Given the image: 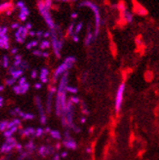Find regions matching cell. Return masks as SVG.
<instances>
[{
	"label": "cell",
	"mask_w": 159,
	"mask_h": 160,
	"mask_svg": "<svg viewBox=\"0 0 159 160\" xmlns=\"http://www.w3.org/2000/svg\"><path fill=\"white\" fill-rule=\"evenodd\" d=\"M24 147H26V149H27L28 152H31V151H33L35 149V145H34V144L32 143L31 141H28V144L26 145V146H24Z\"/></svg>",
	"instance_id": "cell-20"
},
{
	"label": "cell",
	"mask_w": 159,
	"mask_h": 160,
	"mask_svg": "<svg viewBox=\"0 0 159 160\" xmlns=\"http://www.w3.org/2000/svg\"><path fill=\"white\" fill-rule=\"evenodd\" d=\"M63 144L65 147H68V149H76V143L72 139L70 140H64Z\"/></svg>",
	"instance_id": "cell-9"
},
{
	"label": "cell",
	"mask_w": 159,
	"mask_h": 160,
	"mask_svg": "<svg viewBox=\"0 0 159 160\" xmlns=\"http://www.w3.org/2000/svg\"><path fill=\"white\" fill-rule=\"evenodd\" d=\"M34 133H35V130L33 128H26V129H23V130H21L20 131V134L21 135H23V136H26V137H28V136H34Z\"/></svg>",
	"instance_id": "cell-10"
},
{
	"label": "cell",
	"mask_w": 159,
	"mask_h": 160,
	"mask_svg": "<svg viewBox=\"0 0 159 160\" xmlns=\"http://www.w3.org/2000/svg\"><path fill=\"white\" fill-rule=\"evenodd\" d=\"M20 66H22V69H28V64L27 63L26 61H22V64H21V65H20Z\"/></svg>",
	"instance_id": "cell-33"
},
{
	"label": "cell",
	"mask_w": 159,
	"mask_h": 160,
	"mask_svg": "<svg viewBox=\"0 0 159 160\" xmlns=\"http://www.w3.org/2000/svg\"><path fill=\"white\" fill-rule=\"evenodd\" d=\"M66 155H68V153H66V152H63L62 154H61L60 156H62V157H65Z\"/></svg>",
	"instance_id": "cell-57"
},
{
	"label": "cell",
	"mask_w": 159,
	"mask_h": 160,
	"mask_svg": "<svg viewBox=\"0 0 159 160\" xmlns=\"http://www.w3.org/2000/svg\"><path fill=\"white\" fill-rule=\"evenodd\" d=\"M27 16L26 15H23V13H20L19 14V19H20V21L21 22H24V21H27Z\"/></svg>",
	"instance_id": "cell-34"
},
{
	"label": "cell",
	"mask_w": 159,
	"mask_h": 160,
	"mask_svg": "<svg viewBox=\"0 0 159 160\" xmlns=\"http://www.w3.org/2000/svg\"><path fill=\"white\" fill-rule=\"evenodd\" d=\"M65 91L66 92H69V93H72V94H76L77 93V89L74 88V87H69V86H66L65 87Z\"/></svg>",
	"instance_id": "cell-23"
},
{
	"label": "cell",
	"mask_w": 159,
	"mask_h": 160,
	"mask_svg": "<svg viewBox=\"0 0 159 160\" xmlns=\"http://www.w3.org/2000/svg\"><path fill=\"white\" fill-rule=\"evenodd\" d=\"M59 158H60V155L59 154H56V155H55V157H54V160H60Z\"/></svg>",
	"instance_id": "cell-56"
},
{
	"label": "cell",
	"mask_w": 159,
	"mask_h": 160,
	"mask_svg": "<svg viewBox=\"0 0 159 160\" xmlns=\"http://www.w3.org/2000/svg\"><path fill=\"white\" fill-rule=\"evenodd\" d=\"M18 83H19V86H23L24 83H27V78L26 77H21L20 79H19V81H18Z\"/></svg>",
	"instance_id": "cell-31"
},
{
	"label": "cell",
	"mask_w": 159,
	"mask_h": 160,
	"mask_svg": "<svg viewBox=\"0 0 159 160\" xmlns=\"http://www.w3.org/2000/svg\"><path fill=\"white\" fill-rule=\"evenodd\" d=\"M23 69H15L13 72L11 73V75H12V78H14L15 80H17L23 75Z\"/></svg>",
	"instance_id": "cell-13"
},
{
	"label": "cell",
	"mask_w": 159,
	"mask_h": 160,
	"mask_svg": "<svg viewBox=\"0 0 159 160\" xmlns=\"http://www.w3.org/2000/svg\"><path fill=\"white\" fill-rule=\"evenodd\" d=\"M26 27L27 30H30V29H31V27H32V24H31V23H27L26 24V27Z\"/></svg>",
	"instance_id": "cell-47"
},
{
	"label": "cell",
	"mask_w": 159,
	"mask_h": 160,
	"mask_svg": "<svg viewBox=\"0 0 159 160\" xmlns=\"http://www.w3.org/2000/svg\"><path fill=\"white\" fill-rule=\"evenodd\" d=\"M35 116L31 113H24V116H23V119L24 120H30V119H33Z\"/></svg>",
	"instance_id": "cell-26"
},
{
	"label": "cell",
	"mask_w": 159,
	"mask_h": 160,
	"mask_svg": "<svg viewBox=\"0 0 159 160\" xmlns=\"http://www.w3.org/2000/svg\"><path fill=\"white\" fill-rule=\"evenodd\" d=\"M38 10L40 12V14L42 15V17L44 18L47 24L49 26L51 30H54L55 29V23L54 21L52 20V17L50 15V12H49V9H47L44 5V2H38Z\"/></svg>",
	"instance_id": "cell-2"
},
{
	"label": "cell",
	"mask_w": 159,
	"mask_h": 160,
	"mask_svg": "<svg viewBox=\"0 0 159 160\" xmlns=\"http://www.w3.org/2000/svg\"><path fill=\"white\" fill-rule=\"evenodd\" d=\"M77 17H78V14L77 13H72L71 14V18H72V19H76Z\"/></svg>",
	"instance_id": "cell-53"
},
{
	"label": "cell",
	"mask_w": 159,
	"mask_h": 160,
	"mask_svg": "<svg viewBox=\"0 0 159 160\" xmlns=\"http://www.w3.org/2000/svg\"><path fill=\"white\" fill-rule=\"evenodd\" d=\"M21 87V91H22V94H24V93H27V92L28 91V89H29V87H30V85H29V83H24L23 86H20Z\"/></svg>",
	"instance_id": "cell-21"
},
{
	"label": "cell",
	"mask_w": 159,
	"mask_h": 160,
	"mask_svg": "<svg viewBox=\"0 0 159 160\" xmlns=\"http://www.w3.org/2000/svg\"><path fill=\"white\" fill-rule=\"evenodd\" d=\"M32 54L35 55V56H41L42 52H41L40 50H34V51L32 52Z\"/></svg>",
	"instance_id": "cell-41"
},
{
	"label": "cell",
	"mask_w": 159,
	"mask_h": 160,
	"mask_svg": "<svg viewBox=\"0 0 159 160\" xmlns=\"http://www.w3.org/2000/svg\"><path fill=\"white\" fill-rule=\"evenodd\" d=\"M50 135H51V137L54 138V139H56V140H60L61 138H62V136H61V133L57 130H51L50 131Z\"/></svg>",
	"instance_id": "cell-18"
},
{
	"label": "cell",
	"mask_w": 159,
	"mask_h": 160,
	"mask_svg": "<svg viewBox=\"0 0 159 160\" xmlns=\"http://www.w3.org/2000/svg\"><path fill=\"white\" fill-rule=\"evenodd\" d=\"M15 147H16V149H17L18 150H19L20 152H23V146H22L21 145H19V144H17Z\"/></svg>",
	"instance_id": "cell-43"
},
{
	"label": "cell",
	"mask_w": 159,
	"mask_h": 160,
	"mask_svg": "<svg viewBox=\"0 0 159 160\" xmlns=\"http://www.w3.org/2000/svg\"><path fill=\"white\" fill-rule=\"evenodd\" d=\"M1 29H2V27H0V32H1Z\"/></svg>",
	"instance_id": "cell-61"
},
{
	"label": "cell",
	"mask_w": 159,
	"mask_h": 160,
	"mask_svg": "<svg viewBox=\"0 0 159 160\" xmlns=\"http://www.w3.org/2000/svg\"><path fill=\"white\" fill-rule=\"evenodd\" d=\"M61 145H62V144H60V143H58V144L56 145V149H60V147H61Z\"/></svg>",
	"instance_id": "cell-55"
},
{
	"label": "cell",
	"mask_w": 159,
	"mask_h": 160,
	"mask_svg": "<svg viewBox=\"0 0 159 160\" xmlns=\"http://www.w3.org/2000/svg\"><path fill=\"white\" fill-rule=\"evenodd\" d=\"M2 65L4 67H9V59L7 56L3 57V61H2Z\"/></svg>",
	"instance_id": "cell-24"
},
{
	"label": "cell",
	"mask_w": 159,
	"mask_h": 160,
	"mask_svg": "<svg viewBox=\"0 0 159 160\" xmlns=\"http://www.w3.org/2000/svg\"><path fill=\"white\" fill-rule=\"evenodd\" d=\"M22 61L23 60H22V56H21V55H16V56H15V61H14V66L16 67V69H17L18 66L21 65Z\"/></svg>",
	"instance_id": "cell-17"
},
{
	"label": "cell",
	"mask_w": 159,
	"mask_h": 160,
	"mask_svg": "<svg viewBox=\"0 0 159 160\" xmlns=\"http://www.w3.org/2000/svg\"><path fill=\"white\" fill-rule=\"evenodd\" d=\"M16 83V80L14 78H11V79H7L6 80V85L8 86H13Z\"/></svg>",
	"instance_id": "cell-27"
},
{
	"label": "cell",
	"mask_w": 159,
	"mask_h": 160,
	"mask_svg": "<svg viewBox=\"0 0 159 160\" xmlns=\"http://www.w3.org/2000/svg\"><path fill=\"white\" fill-rule=\"evenodd\" d=\"M72 39H73V41H74V42H78V41H79V37H78V35H76V34H73V35H72Z\"/></svg>",
	"instance_id": "cell-45"
},
{
	"label": "cell",
	"mask_w": 159,
	"mask_h": 160,
	"mask_svg": "<svg viewBox=\"0 0 159 160\" xmlns=\"http://www.w3.org/2000/svg\"><path fill=\"white\" fill-rule=\"evenodd\" d=\"M3 135H4V137L7 138V139H8V138H11L12 136H13V134H12L9 130H6L5 132H3Z\"/></svg>",
	"instance_id": "cell-32"
},
{
	"label": "cell",
	"mask_w": 159,
	"mask_h": 160,
	"mask_svg": "<svg viewBox=\"0 0 159 160\" xmlns=\"http://www.w3.org/2000/svg\"><path fill=\"white\" fill-rule=\"evenodd\" d=\"M21 13H23V15H26L27 17L29 15V10H28V8H27L26 6H24V7H23L22 9H21Z\"/></svg>",
	"instance_id": "cell-29"
},
{
	"label": "cell",
	"mask_w": 159,
	"mask_h": 160,
	"mask_svg": "<svg viewBox=\"0 0 159 160\" xmlns=\"http://www.w3.org/2000/svg\"><path fill=\"white\" fill-rule=\"evenodd\" d=\"M16 34H17L18 36H20V37H21L22 39L24 40V38H26L27 35L28 34V30H27L26 27H20L19 28H18Z\"/></svg>",
	"instance_id": "cell-8"
},
{
	"label": "cell",
	"mask_w": 159,
	"mask_h": 160,
	"mask_svg": "<svg viewBox=\"0 0 159 160\" xmlns=\"http://www.w3.org/2000/svg\"><path fill=\"white\" fill-rule=\"evenodd\" d=\"M85 122H86V118H85V117H82V118H81V123H85Z\"/></svg>",
	"instance_id": "cell-58"
},
{
	"label": "cell",
	"mask_w": 159,
	"mask_h": 160,
	"mask_svg": "<svg viewBox=\"0 0 159 160\" xmlns=\"http://www.w3.org/2000/svg\"><path fill=\"white\" fill-rule=\"evenodd\" d=\"M44 132H43V129L42 128H38V129H36L35 130V133H34V136L35 137H40V136H42V134H43Z\"/></svg>",
	"instance_id": "cell-25"
},
{
	"label": "cell",
	"mask_w": 159,
	"mask_h": 160,
	"mask_svg": "<svg viewBox=\"0 0 159 160\" xmlns=\"http://www.w3.org/2000/svg\"><path fill=\"white\" fill-rule=\"evenodd\" d=\"M73 27H74V23H70V26H69V29H68V34H72V29H73Z\"/></svg>",
	"instance_id": "cell-37"
},
{
	"label": "cell",
	"mask_w": 159,
	"mask_h": 160,
	"mask_svg": "<svg viewBox=\"0 0 159 160\" xmlns=\"http://www.w3.org/2000/svg\"><path fill=\"white\" fill-rule=\"evenodd\" d=\"M15 37H16V40H17V42H18V43H20V44H22V43H23V41H24V40H23V39H22V38L20 37V36H18L16 33H15Z\"/></svg>",
	"instance_id": "cell-38"
},
{
	"label": "cell",
	"mask_w": 159,
	"mask_h": 160,
	"mask_svg": "<svg viewBox=\"0 0 159 160\" xmlns=\"http://www.w3.org/2000/svg\"><path fill=\"white\" fill-rule=\"evenodd\" d=\"M17 7H19L20 9H22L23 7H24V3L22 2V1H19V2L17 3Z\"/></svg>",
	"instance_id": "cell-42"
},
{
	"label": "cell",
	"mask_w": 159,
	"mask_h": 160,
	"mask_svg": "<svg viewBox=\"0 0 159 160\" xmlns=\"http://www.w3.org/2000/svg\"><path fill=\"white\" fill-rule=\"evenodd\" d=\"M50 46H51V43H50V41H48V40H43V41H41L40 44H39L40 50H46V49H48Z\"/></svg>",
	"instance_id": "cell-14"
},
{
	"label": "cell",
	"mask_w": 159,
	"mask_h": 160,
	"mask_svg": "<svg viewBox=\"0 0 159 160\" xmlns=\"http://www.w3.org/2000/svg\"><path fill=\"white\" fill-rule=\"evenodd\" d=\"M69 69V67L66 65L65 63H63L62 65H61L58 69L55 70V73H54V76H53V79L55 80L54 82H56V80L61 76V75H63L65 72H66V70H68Z\"/></svg>",
	"instance_id": "cell-4"
},
{
	"label": "cell",
	"mask_w": 159,
	"mask_h": 160,
	"mask_svg": "<svg viewBox=\"0 0 159 160\" xmlns=\"http://www.w3.org/2000/svg\"><path fill=\"white\" fill-rule=\"evenodd\" d=\"M13 91L15 92L16 94H18V95H21V94H22L21 87H20L19 85H18V86H14V87H13Z\"/></svg>",
	"instance_id": "cell-28"
},
{
	"label": "cell",
	"mask_w": 159,
	"mask_h": 160,
	"mask_svg": "<svg viewBox=\"0 0 159 160\" xmlns=\"http://www.w3.org/2000/svg\"><path fill=\"white\" fill-rule=\"evenodd\" d=\"M52 99H53V95L49 93L48 95V101H47V112L48 113H50L51 112V107H52Z\"/></svg>",
	"instance_id": "cell-16"
},
{
	"label": "cell",
	"mask_w": 159,
	"mask_h": 160,
	"mask_svg": "<svg viewBox=\"0 0 159 160\" xmlns=\"http://www.w3.org/2000/svg\"><path fill=\"white\" fill-rule=\"evenodd\" d=\"M7 13V15H10L12 13V11H13V4L10 3V2H5V3H2L0 4V13H2V12H5Z\"/></svg>",
	"instance_id": "cell-5"
},
{
	"label": "cell",
	"mask_w": 159,
	"mask_h": 160,
	"mask_svg": "<svg viewBox=\"0 0 159 160\" xmlns=\"http://www.w3.org/2000/svg\"><path fill=\"white\" fill-rule=\"evenodd\" d=\"M95 36H94V33L91 32V29L90 27H88V32H87V36L85 37V45H89L90 43L92 42V40H94Z\"/></svg>",
	"instance_id": "cell-11"
},
{
	"label": "cell",
	"mask_w": 159,
	"mask_h": 160,
	"mask_svg": "<svg viewBox=\"0 0 159 160\" xmlns=\"http://www.w3.org/2000/svg\"><path fill=\"white\" fill-rule=\"evenodd\" d=\"M69 101H70L73 104H77V103H79V102H80L77 97H71Z\"/></svg>",
	"instance_id": "cell-30"
},
{
	"label": "cell",
	"mask_w": 159,
	"mask_h": 160,
	"mask_svg": "<svg viewBox=\"0 0 159 160\" xmlns=\"http://www.w3.org/2000/svg\"><path fill=\"white\" fill-rule=\"evenodd\" d=\"M11 27L13 28V29H18L20 27V24L18 23H12V26H11Z\"/></svg>",
	"instance_id": "cell-40"
},
{
	"label": "cell",
	"mask_w": 159,
	"mask_h": 160,
	"mask_svg": "<svg viewBox=\"0 0 159 160\" xmlns=\"http://www.w3.org/2000/svg\"><path fill=\"white\" fill-rule=\"evenodd\" d=\"M32 48V45H31V42H29V43H27V50H30V49Z\"/></svg>",
	"instance_id": "cell-52"
},
{
	"label": "cell",
	"mask_w": 159,
	"mask_h": 160,
	"mask_svg": "<svg viewBox=\"0 0 159 160\" xmlns=\"http://www.w3.org/2000/svg\"><path fill=\"white\" fill-rule=\"evenodd\" d=\"M16 145H7V144H3L2 146H1V149H0V152H10L16 146Z\"/></svg>",
	"instance_id": "cell-12"
},
{
	"label": "cell",
	"mask_w": 159,
	"mask_h": 160,
	"mask_svg": "<svg viewBox=\"0 0 159 160\" xmlns=\"http://www.w3.org/2000/svg\"><path fill=\"white\" fill-rule=\"evenodd\" d=\"M49 75V70L45 67H42L40 69V74H39V79L41 80L42 83H47L48 82V78L47 76Z\"/></svg>",
	"instance_id": "cell-7"
},
{
	"label": "cell",
	"mask_w": 159,
	"mask_h": 160,
	"mask_svg": "<svg viewBox=\"0 0 159 160\" xmlns=\"http://www.w3.org/2000/svg\"><path fill=\"white\" fill-rule=\"evenodd\" d=\"M28 35L31 36V37H33V36H35V32H33V30H29V32H28Z\"/></svg>",
	"instance_id": "cell-50"
},
{
	"label": "cell",
	"mask_w": 159,
	"mask_h": 160,
	"mask_svg": "<svg viewBox=\"0 0 159 160\" xmlns=\"http://www.w3.org/2000/svg\"><path fill=\"white\" fill-rule=\"evenodd\" d=\"M86 151H87L88 153H90V152H91V149H90V147H87V149H86Z\"/></svg>",
	"instance_id": "cell-59"
},
{
	"label": "cell",
	"mask_w": 159,
	"mask_h": 160,
	"mask_svg": "<svg viewBox=\"0 0 159 160\" xmlns=\"http://www.w3.org/2000/svg\"><path fill=\"white\" fill-rule=\"evenodd\" d=\"M11 53L13 54V55H18V49L17 48H12V50H11Z\"/></svg>",
	"instance_id": "cell-46"
},
{
	"label": "cell",
	"mask_w": 159,
	"mask_h": 160,
	"mask_svg": "<svg viewBox=\"0 0 159 160\" xmlns=\"http://www.w3.org/2000/svg\"><path fill=\"white\" fill-rule=\"evenodd\" d=\"M79 6H87V7L91 8L93 10L94 14H95V20H96V29H95V36H97L99 34V29H100V26H101V23H102V18L100 15V10L99 7L95 4V3H92L90 1H84L81 4H79Z\"/></svg>",
	"instance_id": "cell-1"
},
{
	"label": "cell",
	"mask_w": 159,
	"mask_h": 160,
	"mask_svg": "<svg viewBox=\"0 0 159 160\" xmlns=\"http://www.w3.org/2000/svg\"><path fill=\"white\" fill-rule=\"evenodd\" d=\"M49 55H50V54H49L48 52H42L41 56H42V57H44V58H48V57H49Z\"/></svg>",
	"instance_id": "cell-48"
},
{
	"label": "cell",
	"mask_w": 159,
	"mask_h": 160,
	"mask_svg": "<svg viewBox=\"0 0 159 160\" xmlns=\"http://www.w3.org/2000/svg\"><path fill=\"white\" fill-rule=\"evenodd\" d=\"M0 48H1V49H6V50H8V49L10 48L8 35L0 36Z\"/></svg>",
	"instance_id": "cell-6"
},
{
	"label": "cell",
	"mask_w": 159,
	"mask_h": 160,
	"mask_svg": "<svg viewBox=\"0 0 159 160\" xmlns=\"http://www.w3.org/2000/svg\"><path fill=\"white\" fill-rule=\"evenodd\" d=\"M50 36H51V32H46L43 33V37H45V38L50 37Z\"/></svg>",
	"instance_id": "cell-44"
},
{
	"label": "cell",
	"mask_w": 159,
	"mask_h": 160,
	"mask_svg": "<svg viewBox=\"0 0 159 160\" xmlns=\"http://www.w3.org/2000/svg\"><path fill=\"white\" fill-rule=\"evenodd\" d=\"M7 127H8V121L3 120V121L0 122V131L5 132L6 130H7Z\"/></svg>",
	"instance_id": "cell-19"
},
{
	"label": "cell",
	"mask_w": 159,
	"mask_h": 160,
	"mask_svg": "<svg viewBox=\"0 0 159 160\" xmlns=\"http://www.w3.org/2000/svg\"><path fill=\"white\" fill-rule=\"evenodd\" d=\"M41 86H42L41 83H35V84H34V88H35V89H40Z\"/></svg>",
	"instance_id": "cell-49"
},
{
	"label": "cell",
	"mask_w": 159,
	"mask_h": 160,
	"mask_svg": "<svg viewBox=\"0 0 159 160\" xmlns=\"http://www.w3.org/2000/svg\"><path fill=\"white\" fill-rule=\"evenodd\" d=\"M64 63L70 69V67L73 65V64L75 63V58H74V57H68V58H66V59L64 61Z\"/></svg>",
	"instance_id": "cell-15"
},
{
	"label": "cell",
	"mask_w": 159,
	"mask_h": 160,
	"mask_svg": "<svg viewBox=\"0 0 159 160\" xmlns=\"http://www.w3.org/2000/svg\"><path fill=\"white\" fill-rule=\"evenodd\" d=\"M82 26H83L82 22L78 23L76 24V27H75V32H74V33H73V34H76V35H78V32H80V30L82 29Z\"/></svg>",
	"instance_id": "cell-22"
},
{
	"label": "cell",
	"mask_w": 159,
	"mask_h": 160,
	"mask_svg": "<svg viewBox=\"0 0 159 160\" xmlns=\"http://www.w3.org/2000/svg\"><path fill=\"white\" fill-rule=\"evenodd\" d=\"M4 90V86H0V92Z\"/></svg>",
	"instance_id": "cell-60"
},
{
	"label": "cell",
	"mask_w": 159,
	"mask_h": 160,
	"mask_svg": "<svg viewBox=\"0 0 159 160\" xmlns=\"http://www.w3.org/2000/svg\"><path fill=\"white\" fill-rule=\"evenodd\" d=\"M43 32H42V30H38V32H35V35L36 36H37V37H38V39H40L41 37H42V36H43Z\"/></svg>",
	"instance_id": "cell-36"
},
{
	"label": "cell",
	"mask_w": 159,
	"mask_h": 160,
	"mask_svg": "<svg viewBox=\"0 0 159 160\" xmlns=\"http://www.w3.org/2000/svg\"><path fill=\"white\" fill-rule=\"evenodd\" d=\"M124 92H125V83H121L116 92V97H115V112H119L121 109L122 103H123V97H124Z\"/></svg>",
	"instance_id": "cell-3"
},
{
	"label": "cell",
	"mask_w": 159,
	"mask_h": 160,
	"mask_svg": "<svg viewBox=\"0 0 159 160\" xmlns=\"http://www.w3.org/2000/svg\"><path fill=\"white\" fill-rule=\"evenodd\" d=\"M36 77H37V70H36V69H32V71H31V78L35 79Z\"/></svg>",
	"instance_id": "cell-39"
},
{
	"label": "cell",
	"mask_w": 159,
	"mask_h": 160,
	"mask_svg": "<svg viewBox=\"0 0 159 160\" xmlns=\"http://www.w3.org/2000/svg\"><path fill=\"white\" fill-rule=\"evenodd\" d=\"M40 122L42 123V124H45L46 123V114L40 115Z\"/></svg>",
	"instance_id": "cell-35"
},
{
	"label": "cell",
	"mask_w": 159,
	"mask_h": 160,
	"mask_svg": "<svg viewBox=\"0 0 159 160\" xmlns=\"http://www.w3.org/2000/svg\"><path fill=\"white\" fill-rule=\"evenodd\" d=\"M31 45H32V47H35V46H37V45H38V41H37V40L31 41Z\"/></svg>",
	"instance_id": "cell-51"
},
{
	"label": "cell",
	"mask_w": 159,
	"mask_h": 160,
	"mask_svg": "<svg viewBox=\"0 0 159 160\" xmlns=\"http://www.w3.org/2000/svg\"><path fill=\"white\" fill-rule=\"evenodd\" d=\"M50 131H51V130H50V128H49V127L45 128L44 130H43V132H44V133H50Z\"/></svg>",
	"instance_id": "cell-54"
}]
</instances>
